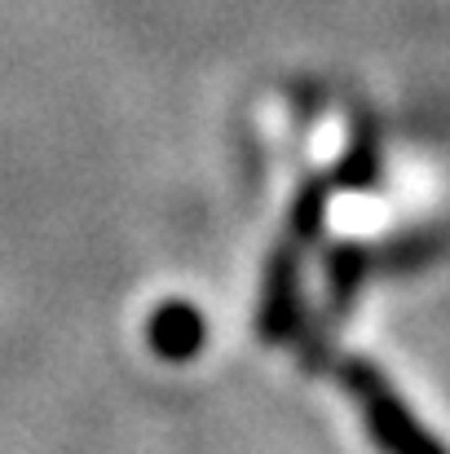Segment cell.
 <instances>
[{
    "instance_id": "6da1fadb",
    "label": "cell",
    "mask_w": 450,
    "mask_h": 454,
    "mask_svg": "<svg viewBox=\"0 0 450 454\" xmlns=\"http://www.w3.org/2000/svg\"><path fill=\"white\" fill-rule=\"evenodd\" d=\"M322 212H327V181H313L304 194H296L292 216L283 239L274 243L270 261H265V283H261V309H257V335L270 344H283L296 335L300 317V265H304V247L313 243V234L322 230Z\"/></svg>"
},
{
    "instance_id": "3957f363",
    "label": "cell",
    "mask_w": 450,
    "mask_h": 454,
    "mask_svg": "<svg viewBox=\"0 0 450 454\" xmlns=\"http://www.w3.org/2000/svg\"><path fill=\"white\" fill-rule=\"evenodd\" d=\"M150 348L168 362H186L203 348V313L186 301H168L150 313Z\"/></svg>"
},
{
    "instance_id": "7a4b0ae2",
    "label": "cell",
    "mask_w": 450,
    "mask_h": 454,
    "mask_svg": "<svg viewBox=\"0 0 450 454\" xmlns=\"http://www.w3.org/2000/svg\"><path fill=\"white\" fill-rule=\"evenodd\" d=\"M340 380H344L349 397L358 402V411L367 419V437L375 442L380 454H450L371 357H344Z\"/></svg>"
}]
</instances>
